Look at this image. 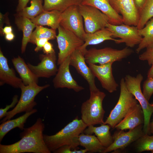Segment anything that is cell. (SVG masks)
<instances>
[{"label": "cell", "mask_w": 153, "mask_h": 153, "mask_svg": "<svg viewBox=\"0 0 153 153\" xmlns=\"http://www.w3.org/2000/svg\"><path fill=\"white\" fill-rule=\"evenodd\" d=\"M44 124L38 118L31 126L25 128L20 134L21 139L12 144H0V153H50L44 140Z\"/></svg>", "instance_id": "1"}, {"label": "cell", "mask_w": 153, "mask_h": 153, "mask_svg": "<svg viewBox=\"0 0 153 153\" xmlns=\"http://www.w3.org/2000/svg\"><path fill=\"white\" fill-rule=\"evenodd\" d=\"M88 126L77 116L55 134L51 135L44 134V142L51 152L65 145L76 149L80 145L79 135Z\"/></svg>", "instance_id": "2"}, {"label": "cell", "mask_w": 153, "mask_h": 153, "mask_svg": "<svg viewBox=\"0 0 153 153\" xmlns=\"http://www.w3.org/2000/svg\"><path fill=\"white\" fill-rule=\"evenodd\" d=\"M90 92L89 98L81 105V119L88 126L104 124L105 111L103 102L106 94L99 90Z\"/></svg>", "instance_id": "3"}, {"label": "cell", "mask_w": 153, "mask_h": 153, "mask_svg": "<svg viewBox=\"0 0 153 153\" xmlns=\"http://www.w3.org/2000/svg\"><path fill=\"white\" fill-rule=\"evenodd\" d=\"M120 85L118 101L104 124L109 125L113 129L138 104L137 100L128 91L124 78L121 79Z\"/></svg>", "instance_id": "4"}, {"label": "cell", "mask_w": 153, "mask_h": 153, "mask_svg": "<svg viewBox=\"0 0 153 153\" xmlns=\"http://www.w3.org/2000/svg\"><path fill=\"white\" fill-rule=\"evenodd\" d=\"M133 52V50L128 47L121 50L110 47L100 49L92 48L86 50L84 57L86 62L88 64L103 65L121 61Z\"/></svg>", "instance_id": "5"}, {"label": "cell", "mask_w": 153, "mask_h": 153, "mask_svg": "<svg viewBox=\"0 0 153 153\" xmlns=\"http://www.w3.org/2000/svg\"><path fill=\"white\" fill-rule=\"evenodd\" d=\"M49 86L48 84L41 86L36 84L28 85H25L23 84L20 88L21 93L18 102L12 110L7 112L5 117L1 122L2 123L10 120L18 113L28 112L33 110L37 105V103L35 101L36 96Z\"/></svg>", "instance_id": "6"}, {"label": "cell", "mask_w": 153, "mask_h": 153, "mask_svg": "<svg viewBox=\"0 0 153 153\" xmlns=\"http://www.w3.org/2000/svg\"><path fill=\"white\" fill-rule=\"evenodd\" d=\"M124 79L128 91L138 101L141 106L144 118L143 131L145 134H148L150 119L153 113V104L149 103L142 92L141 84L143 77L141 73L138 74L136 76L127 75Z\"/></svg>", "instance_id": "7"}, {"label": "cell", "mask_w": 153, "mask_h": 153, "mask_svg": "<svg viewBox=\"0 0 153 153\" xmlns=\"http://www.w3.org/2000/svg\"><path fill=\"white\" fill-rule=\"evenodd\" d=\"M56 38L59 52L57 64L60 65L69 56L84 43V41L72 32L66 29L60 25L58 28Z\"/></svg>", "instance_id": "8"}, {"label": "cell", "mask_w": 153, "mask_h": 153, "mask_svg": "<svg viewBox=\"0 0 153 153\" xmlns=\"http://www.w3.org/2000/svg\"><path fill=\"white\" fill-rule=\"evenodd\" d=\"M78 6L84 19L86 33H92L105 28L107 24L110 23L108 17L97 8L82 4Z\"/></svg>", "instance_id": "9"}, {"label": "cell", "mask_w": 153, "mask_h": 153, "mask_svg": "<svg viewBox=\"0 0 153 153\" xmlns=\"http://www.w3.org/2000/svg\"><path fill=\"white\" fill-rule=\"evenodd\" d=\"M82 18L78 6H71L62 12L60 25L84 41L86 33L84 27Z\"/></svg>", "instance_id": "10"}, {"label": "cell", "mask_w": 153, "mask_h": 153, "mask_svg": "<svg viewBox=\"0 0 153 153\" xmlns=\"http://www.w3.org/2000/svg\"><path fill=\"white\" fill-rule=\"evenodd\" d=\"M106 28L112 33L113 37L120 38L115 43L118 44L124 43L128 47L133 48L139 45L143 38L139 34L137 26L124 24L114 25L109 23Z\"/></svg>", "instance_id": "11"}, {"label": "cell", "mask_w": 153, "mask_h": 153, "mask_svg": "<svg viewBox=\"0 0 153 153\" xmlns=\"http://www.w3.org/2000/svg\"><path fill=\"white\" fill-rule=\"evenodd\" d=\"M143 124L127 132L124 130H118L112 135L113 143L106 148L102 153L116 152L125 148L131 143L136 141L144 134L143 131Z\"/></svg>", "instance_id": "12"}, {"label": "cell", "mask_w": 153, "mask_h": 153, "mask_svg": "<svg viewBox=\"0 0 153 153\" xmlns=\"http://www.w3.org/2000/svg\"><path fill=\"white\" fill-rule=\"evenodd\" d=\"M118 14L122 16L123 24L137 26L139 20V13L133 0H108Z\"/></svg>", "instance_id": "13"}, {"label": "cell", "mask_w": 153, "mask_h": 153, "mask_svg": "<svg viewBox=\"0 0 153 153\" xmlns=\"http://www.w3.org/2000/svg\"><path fill=\"white\" fill-rule=\"evenodd\" d=\"M70 56L67 57L59 65L53 80L54 86L56 88H66L79 92L83 90L84 88L78 85L71 75L69 69Z\"/></svg>", "instance_id": "14"}, {"label": "cell", "mask_w": 153, "mask_h": 153, "mask_svg": "<svg viewBox=\"0 0 153 153\" xmlns=\"http://www.w3.org/2000/svg\"><path fill=\"white\" fill-rule=\"evenodd\" d=\"M113 63L97 65L90 64L88 66L95 77L99 80L104 89L110 93L117 90L118 84L116 81L112 73Z\"/></svg>", "instance_id": "15"}, {"label": "cell", "mask_w": 153, "mask_h": 153, "mask_svg": "<svg viewBox=\"0 0 153 153\" xmlns=\"http://www.w3.org/2000/svg\"><path fill=\"white\" fill-rule=\"evenodd\" d=\"M40 62L37 65L28 63L27 65L31 70L37 77L48 78L56 75L58 69L55 52L39 56Z\"/></svg>", "instance_id": "16"}, {"label": "cell", "mask_w": 153, "mask_h": 153, "mask_svg": "<svg viewBox=\"0 0 153 153\" xmlns=\"http://www.w3.org/2000/svg\"><path fill=\"white\" fill-rule=\"evenodd\" d=\"M86 63L84 54L79 49L74 51L70 56V65L73 67L86 80L88 84L90 91L98 90L99 89L95 84V77Z\"/></svg>", "instance_id": "17"}, {"label": "cell", "mask_w": 153, "mask_h": 153, "mask_svg": "<svg viewBox=\"0 0 153 153\" xmlns=\"http://www.w3.org/2000/svg\"><path fill=\"white\" fill-rule=\"evenodd\" d=\"M7 84L15 88H20L23 84L21 78L16 76L14 69L10 68L7 58L0 50V85Z\"/></svg>", "instance_id": "18"}, {"label": "cell", "mask_w": 153, "mask_h": 153, "mask_svg": "<svg viewBox=\"0 0 153 153\" xmlns=\"http://www.w3.org/2000/svg\"><path fill=\"white\" fill-rule=\"evenodd\" d=\"M143 112L141 105L137 104L115 127L117 130H130L144 123Z\"/></svg>", "instance_id": "19"}, {"label": "cell", "mask_w": 153, "mask_h": 153, "mask_svg": "<svg viewBox=\"0 0 153 153\" xmlns=\"http://www.w3.org/2000/svg\"><path fill=\"white\" fill-rule=\"evenodd\" d=\"M81 4L99 9L108 17L111 24L120 25L123 24L122 16L115 11L108 0H82Z\"/></svg>", "instance_id": "20"}, {"label": "cell", "mask_w": 153, "mask_h": 153, "mask_svg": "<svg viewBox=\"0 0 153 153\" xmlns=\"http://www.w3.org/2000/svg\"><path fill=\"white\" fill-rule=\"evenodd\" d=\"M113 34L106 28L92 33H86L84 43L79 48L84 54L88 45H96L107 40H111L116 42L117 40L113 38Z\"/></svg>", "instance_id": "21"}, {"label": "cell", "mask_w": 153, "mask_h": 153, "mask_svg": "<svg viewBox=\"0 0 153 153\" xmlns=\"http://www.w3.org/2000/svg\"><path fill=\"white\" fill-rule=\"evenodd\" d=\"M61 13L56 10H44L39 15L30 20L36 26H47L56 29L60 25Z\"/></svg>", "instance_id": "22"}, {"label": "cell", "mask_w": 153, "mask_h": 153, "mask_svg": "<svg viewBox=\"0 0 153 153\" xmlns=\"http://www.w3.org/2000/svg\"><path fill=\"white\" fill-rule=\"evenodd\" d=\"M12 61L24 85L38 84L39 78L31 70L24 60L20 56L14 58Z\"/></svg>", "instance_id": "23"}, {"label": "cell", "mask_w": 153, "mask_h": 153, "mask_svg": "<svg viewBox=\"0 0 153 153\" xmlns=\"http://www.w3.org/2000/svg\"><path fill=\"white\" fill-rule=\"evenodd\" d=\"M110 126L108 124H102L98 127L90 125L84 131L85 134L94 133L101 144L105 148L109 146L113 142L112 136L110 131Z\"/></svg>", "instance_id": "24"}, {"label": "cell", "mask_w": 153, "mask_h": 153, "mask_svg": "<svg viewBox=\"0 0 153 153\" xmlns=\"http://www.w3.org/2000/svg\"><path fill=\"white\" fill-rule=\"evenodd\" d=\"M34 109L31 111L26 112L23 115L14 119L8 120L2 123L0 125V142H1L5 135L10 131L18 128L22 130L24 129V124L27 119L31 115L37 112Z\"/></svg>", "instance_id": "25"}, {"label": "cell", "mask_w": 153, "mask_h": 153, "mask_svg": "<svg viewBox=\"0 0 153 153\" xmlns=\"http://www.w3.org/2000/svg\"><path fill=\"white\" fill-rule=\"evenodd\" d=\"M15 23L18 27L23 32V38L21 48V52L24 53L32 34L33 31L36 25L31 20L27 18L16 15Z\"/></svg>", "instance_id": "26"}, {"label": "cell", "mask_w": 153, "mask_h": 153, "mask_svg": "<svg viewBox=\"0 0 153 153\" xmlns=\"http://www.w3.org/2000/svg\"><path fill=\"white\" fill-rule=\"evenodd\" d=\"M138 31L143 38L136 50L137 54L144 48L149 49L153 48V17L143 28L139 29Z\"/></svg>", "instance_id": "27"}, {"label": "cell", "mask_w": 153, "mask_h": 153, "mask_svg": "<svg viewBox=\"0 0 153 153\" xmlns=\"http://www.w3.org/2000/svg\"><path fill=\"white\" fill-rule=\"evenodd\" d=\"M78 141L80 145L85 148L90 152L102 153L106 148L94 135L82 133L79 135Z\"/></svg>", "instance_id": "28"}, {"label": "cell", "mask_w": 153, "mask_h": 153, "mask_svg": "<svg viewBox=\"0 0 153 153\" xmlns=\"http://www.w3.org/2000/svg\"><path fill=\"white\" fill-rule=\"evenodd\" d=\"M82 0H44V10H56L62 12L69 7L81 4Z\"/></svg>", "instance_id": "29"}, {"label": "cell", "mask_w": 153, "mask_h": 153, "mask_svg": "<svg viewBox=\"0 0 153 153\" xmlns=\"http://www.w3.org/2000/svg\"><path fill=\"white\" fill-rule=\"evenodd\" d=\"M42 0H31L30 6L26 7L17 12L16 15L31 19L42 12L44 10Z\"/></svg>", "instance_id": "30"}, {"label": "cell", "mask_w": 153, "mask_h": 153, "mask_svg": "<svg viewBox=\"0 0 153 153\" xmlns=\"http://www.w3.org/2000/svg\"><path fill=\"white\" fill-rule=\"evenodd\" d=\"M32 32L29 42L34 44L35 41L39 39H46L49 40L56 38V29H49L42 26H37Z\"/></svg>", "instance_id": "31"}, {"label": "cell", "mask_w": 153, "mask_h": 153, "mask_svg": "<svg viewBox=\"0 0 153 153\" xmlns=\"http://www.w3.org/2000/svg\"><path fill=\"white\" fill-rule=\"evenodd\" d=\"M153 17V0H146L139 13V20L137 26L138 29L143 28L146 23Z\"/></svg>", "instance_id": "32"}, {"label": "cell", "mask_w": 153, "mask_h": 153, "mask_svg": "<svg viewBox=\"0 0 153 153\" xmlns=\"http://www.w3.org/2000/svg\"><path fill=\"white\" fill-rule=\"evenodd\" d=\"M135 147L139 152L145 151H153V135L144 134L136 141Z\"/></svg>", "instance_id": "33"}, {"label": "cell", "mask_w": 153, "mask_h": 153, "mask_svg": "<svg viewBox=\"0 0 153 153\" xmlns=\"http://www.w3.org/2000/svg\"><path fill=\"white\" fill-rule=\"evenodd\" d=\"M143 93L146 100L149 101L153 94V76L147 78L143 83Z\"/></svg>", "instance_id": "34"}, {"label": "cell", "mask_w": 153, "mask_h": 153, "mask_svg": "<svg viewBox=\"0 0 153 153\" xmlns=\"http://www.w3.org/2000/svg\"><path fill=\"white\" fill-rule=\"evenodd\" d=\"M88 152V150L85 149L77 150L73 149L69 146L65 145L62 146L58 148L53 152L54 153H85Z\"/></svg>", "instance_id": "35"}, {"label": "cell", "mask_w": 153, "mask_h": 153, "mask_svg": "<svg viewBox=\"0 0 153 153\" xmlns=\"http://www.w3.org/2000/svg\"><path fill=\"white\" fill-rule=\"evenodd\" d=\"M139 59L142 61H146L149 65L151 66L153 63V48L146 49L139 56Z\"/></svg>", "instance_id": "36"}, {"label": "cell", "mask_w": 153, "mask_h": 153, "mask_svg": "<svg viewBox=\"0 0 153 153\" xmlns=\"http://www.w3.org/2000/svg\"><path fill=\"white\" fill-rule=\"evenodd\" d=\"M18 96L15 95L12 98V101L9 105L6 106L4 108H1L0 109V119H1L3 117H5L8 110L10 108L13 107L18 103Z\"/></svg>", "instance_id": "37"}, {"label": "cell", "mask_w": 153, "mask_h": 153, "mask_svg": "<svg viewBox=\"0 0 153 153\" xmlns=\"http://www.w3.org/2000/svg\"><path fill=\"white\" fill-rule=\"evenodd\" d=\"M5 23H6L8 25H10V23L8 18V14H3L0 13V32L1 35H3L2 30L3 26Z\"/></svg>", "instance_id": "38"}, {"label": "cell", "mask_w": 153, "mask_h": 153, "mask_svg": "<svg viewBox=\"0 0 153 153\" xmlns=\"http://www.w3.org/2000/svg\"><path fill=\"white\" fill-rule=\"evenodd\" d=\"M49 40L46 39H41L36 40L34 44L36 45V47L35 49V51L38 52L43 48V47L46 43Z\"/></svg>", "instance_id": "39"}, {"label": "cell", "mask_w": 153, "mask_h": 153, "mask_svg": "<svg viewBox=\"0 0 153 153\" xmlns=\"http://www.w3.org/2000/svg\"><path fill=\"white\" fill-rule=\"evenodd\" d=\"M42 49L44 53L45 54H49L55 52L53 45L48 41L46 43Z\"/></svg>", "instance_id": "40"}, {"label": "cell", "mask_w": 153, "mask_h": 153, "mask_svg": "<svg viewBox=\"0 0 153 153\" xmlns=\"http://www.w3.org/2000/svg\"><path fill=\"white\" fill-rule=\"evenodd\" d=\"M30 0H19L16 9L17 12L21 11L26 7L28 3Z\"/></svg>", "instance_id": "41"}, {"label": "cell", "mask_w": 153, "mask_h": 153, "mask_svg": "<svg viewBox=\"0 0 153 153\" xmlns=\"http://www.w3.org/2000/svg\"><path fill=\"white\" fill-rule=\"evenodd\" d=\"M146 0H133L139 13L144 6Z\"/></svg>", "instance_id": "42"}, {"label": "cell", "mask_w": 153, "mask_h": 153, "mask_svg": "<svg viewBox=\"0 0 153 153\" xmlns=\"http://www.w3.org/2000/svg\"><path fill=\"white\" fill-rule=\"evenodd\" d=\"M12 26L10 25H8L3 28L2 30L3 35H5L8 33H12Z\"/></svg>", "instance_id": "43"}, {"label": "cell", "mask_w": 153, "mask_h": 153, "mask_svg": "<svg viewBox=\"0 0 153 153\" xmlns=\"http://www.w3.org/2000/svg\"><path fill=\"white\" fill-rule=\"evenodd\" d=\"M15 37L14 35L12 32L5 35V39L8 41H12Z\"/></svg>", "instance_id": "44"}, {"label": "cell", "mask_w": 153, "mask_h": 153, "mask_svg": "<svg viewBox=\"0 0 153 153\" xmlns=\"http://www.w3.org/2000/svg\"><path fill=\"white\" fill-rule=\"evenodd\" d=\"M151 66V67L149 70L147 74V78L151 77L153 76V63Z\"/></svg>", "instance_id": "45"}, {"label": "cell", "mask_w": 153, "mask_h": 153, "mask_svg": "<svg viewBox=\"0 0 153 153\" xmlns=\"http://www.w3.org/2000/svg\"><path fill=\"white\" fill-rule=\"evenodd\" d=\"M150 133L153 134V117L152 121L150 122L149 126L148 134Z\"/></svg>", "instance_id": "46"}, {"label": "cell", "mask_w": 153, "mask_h": 153, "mask_svg": "<svg viewBox=\"0 0 153 153\" xmlns=\"http://www.w3.org/2000/svg\"><path fill=\"white\" fill-rule=\"evenodd\" d=\"M152 153H153V151L152 152Z\"/></svg>", "instance_id": "47"}, {"label": "cell", "mask_w": 153, "mask_h": 153, "mask_svg": "<svg viewBox=\"0 0 153 153\" xmlns=\"http://www.w3.org/2000/svg\"></svg>", "instance_id": "48"}]
</instances>
